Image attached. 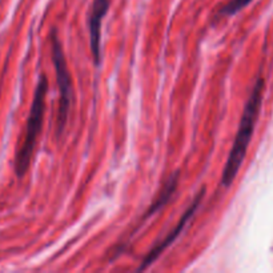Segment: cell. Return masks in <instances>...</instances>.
<instances>
[{
    "mask_svg": "<svg viewBox=\"0 0 273 273\" xmlns=\"http://www.w3.org/2000/svg\"><path fill=\"white\" fill-rule=\"evenodd\" d=\"M264 79L259 77L249 95V99L246 100L238 134H236L232 149L229 152L228 160L225 163L224 171L221 175V185L224 188H228L235 181V177L238 176L239 171L242 166V161L245 159L246 151L251 143L253 131H255L256 121L259 119L260 108H261L263 96H264Z\"/></svg>",
    "mask_w": 273,
    "mask_h": 273,
    "instance_id": "obj_1",
    "label": "cell"
},
{
    "mask_svg": "<svg viewBox=\"0 0 273 273\" xmlns=\"http://www.w3.org/2000/svg\"><path fill=\"white\" fill-rule=\"evenodd\" d=\"M48 91V80L45 75L39 77L37 85H36L35 96L32 102L31 111L27 120V128L24 134V140L19 148L16 157H15V172L18 177H23L30 168L32 153L36 147V141L43 127V119H44L45 111V95Z\"/></svg>",
    "mask_w": 273,
    "mask_h": 273,
    "instance_id": "obj_2",
    "label": "cell"
},
{
    "mask_svg": "<svg viewBox=\"0 0 273 273\" xmlns=\"http://www.w3.org/2000/svg\"><path fill=\"white\" fill-rule=\"evenodd\" d=\"M51 48H52V62H54L55 72H56L59 95H60L58 112V136H62L66 124H67L69 109H71L73 85H72L71 73L68 71L67 62H66V56H64L63 45L59 39L56 30H54L51 34Z\"/></svg>",
    "mask_w": 273,
    "mask_h": 273,
    "instance_id": "obj_3",
    "label": "cell"
},
{
    "mask_svg": "<svg viewBox=\"0 0 273 273\" xmlns=\"http://www.w3.org/2000/svg\"><path fill=\"white\" fill-rule=\"evenodd\" d=\"M204 195H205V189L203 188L200 192L197 193L196 197L193 199L192 204L188 206V209L184 212V215L181 216V219L179 220V223H177V225H176L175 228L172 229V231L167 235V238L164 239V240H161L159 244H156V246H153L152 249L148 252V255L144 257V260L141 261V265H140L137 271H144V269L149 268V267H151V265H152L159 257H160L161 253L166 251L168 246L173 244V241H175L176 239L179 238L180 233L183 232V229L185 228V225L189 223V220L192 219L193 216H195V213L197 212L199 206H200V204H202Z\"/></svg>",
    "mask_w": 273,
    "mask_h": 273,
    "instance_id": "obj_4",
    "label": "cell"
},
{
    "mask_svg": "<svg viewBox=\"0 0 273 273\" xmlns=\"http://www.w3.org/2000/svg\"><path fill=\"white\" fill-rule=\"evenodd\" d=\"M109 4L111 0H94L88 15L91 52L96 66H99L102 60V23L109 9Z\"/></svg>",
    "mask_w": 273,
    "mask_h": 273,
    "instance_id": "obj_5",
    "label": "cell"
},
{
    "mask_svg": "<svg viewBox=\"0 0 273 273\" xmlns=\"http://www.w3.org/2000/svg\"><path fill=\"white\" fill-rule=\"evenodd\" d=\"M179 176L180 172L179 171H176L173 175L170 176V179L167 180V183L164 184V187L161 188L160 193H159V196L156 197V200L151 204V206L148 208L147 212L144 213V216L141 217V223L145 221L147 219H149L151 216H153L156 212L161 209V208H164V206L168 204V202L171 200V197L173 196V193L176 192V189H177V184H179Z\"/></svg>",
    "mask_w": 273,
    "mask_h": 273,
    "instance_id": "obj_6",
    "label": "cell"
},
{
    "mask_svg": "<svg viewBox=\"0 0 273 273\" xmlns=\"http://www.w3.org/2000/svg\"><path fill=\"white\" fill-rule=\"evenodd\" d=\"M252 0H231L224 7L220 8V11L217 12V18L219 16H232V15L238 14L239 11H241Z\"/></svg>",
    "mask_w": 273,
    "mask_h": 273,
    "instance_id": "obj_7",
    "label": "cell"
}]
</instances>
